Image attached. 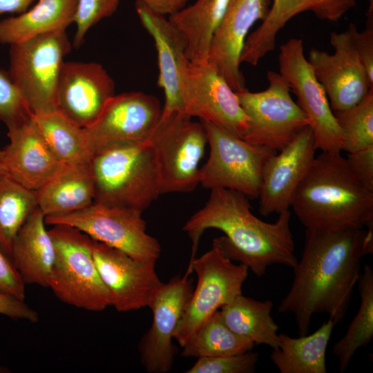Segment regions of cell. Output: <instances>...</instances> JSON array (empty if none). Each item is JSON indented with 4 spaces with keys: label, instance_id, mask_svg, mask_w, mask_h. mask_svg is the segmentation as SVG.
<instances>
[{
    "label": "cell",
    "instance_id": "22",
    "mask_svg": "<svg viewBox=\"0 0 373 373\" xmlns=\"http://www.w3.org/2000/svg\"><path fill=\"white\" fill-rule=\"evenodd\" d=\"M7 135L10 142L3 149L7 175L24 187L37 191L66 165L50 149L32 118Z\"/></svg>",
    "mask_w": 373,
    "mask_h": 373
},
{
    "label": "cell",
    "instance_id": "25",
    "mask_svg": "<svg viewBox=\"0 0 373 373\" xmlns=\"http://www.w3.org/2000/svg\"><path fill=\"white\" fill-rule=\"evenodd\" d=\"M37 205L45 217L76 212L95 201V181L88 163L66 164L35 191Z\"/></svg>",
    "mask_w": 373,
    "mask_h": 373
},
{
    "label": "cell",
    "instance_id": "9",
    "mask_svg": "<svg viewBox=\"0 0 373 373\" xmlns=\"http://www.w3.org/2000/svg\"><path fill=\"white\" fill-rule=\"evenodd\" d=\"M268 87L260 92L236 93L247 117L246 142L280 151L304 128L309 120L293 100L289 87L279 73L269 70Z\"/></svg>",
    "mask_w": 373,
    "mask_h": 373
},
{
    "label": "cell",
    "instance_id": "17",
    "mask_svg": "<svg viewBox=\"0 0 373 373\" xmlns=\"http://www.w3.org/2000/svg\"><path fill=\"white\" fill-rule=\"evenodd\" d=\"M191 273L175 276L164 283L149 307L153 321L139 344L140 359L147 372L166 373L173 363L175 347L172 340L180 327L193 291Z\"/></svg>",
    "mask_w": 373,
    "mask_h": 373
},
{
    "label": "cell",
    "instance_id": "26",
    "mask_svg": "<svg viewBox=\"0 0 373 373\" xmlns=\"http://www.w3.org/2000/svg\"><path fill=\"white\" fill-rule=\"evenodd\" d=\"M77 0H38L31 8L0 21V44L12 45L66 30L74 23Z\"/></svg>",
    "mask_w": 373,
    "mask_h": 373
},
{
    "label": "cell",
    "instance_id": "38",
    "mask_svg": "<svg viewBox=\"0 0 373 373\" xmlns=\"http://www.w3.org/2000/svg\"><path fill=\"white\" fill-rule=\"evenodd\" d=\"M25 287L11 258L0 247V291L25 300Z\"/></svg>",
    "mask_w": 373,
    "mask_h": 373
},
{
    "label": "cell",
    "instance_id": "2",
    "mask_svg": "<svg viewBox=\"0 0 373 373\" xmlns=\"http://www.w3.org/2000/svg\"><path fill=\"white\" fill-rule=\"evenodd\" d=\"M290 218L291 212L287 210L278 214L275 222H266L252 213L248 198L243 193L213 189L204 207L186 221L182 229L192 241L191 260L204 231L216 229L224 233L214 240L225 256L261 277L269 266L294 268L298 262Z\"/></svg>",
    "mask_w": 373,
    "mask_h": 373
},
{
    "label": "cell",
    "instance_id": "27",
    "mask_svg": "<svg viewBox=\"0 0 373 373\" xmlns=\"http://www.w3.org/2000/svg\"><path fill=\"white\" fill-rule=\"evenodd\" d=\"M335 324L328 319L309 335L278 334L270 358L280 373H326V350Z\"/></svg>",
    "mask_w": 373,
    "mask_h": 373
},
{
    "label": "cell",
    "instance_id": "43",
    "mask_svg": "<svg viewBox=\"0 0 373 373\" xmlns=\"http://www.w3.org/2000/svg\"><path fill=\"white\" fill-rule=\"evenodd\" d=\"M35 0H0V15L5 13L21 14Z\"/></svg>",
    "mask_w": 373,
    "mask_h": 373
},
{
    "label": "cell",
    "instance_id": "34",
    "mask_svg": "<svg viewBox=\"0 0 373 373\" xmlns=\"http://www.w3.org/2000/svg\"><path fill=\"white\" fill-rule=\"evenodd\" d=\"M334 114L343 136V151L351 153L373 145V88L359 103Z\"/></svg>",
    "mask_w": 373,
    "mask_h": 373
},
{
    "label": "cell",
    "instance_id": "46",
    "mask_svg": "<svg viewBox=\"0 0 373 373\" xmlns=\"http://www.w3.org/2000/svg\"><path fill=\"white\" fill-rule=\"evenodd\" d=\"M370 5H373V0H367Z\"/></svg>",
    "mask_w": 373,
    "mask_h": 373
},
{
    "label": "cell",
    "instance_id": "30",
    "mask_svg": "<svg viewBox=\"0 0 373 373\" xmlns=\"http://www.w3.org/2000/svg\"><path fill=\"white\" fill-rule=\"evenodd\" d=\"M32 120L57 158L65 164L88 163L90 153L84 128L57 110L34 113Z\"/></svg>",
    "mask_w": 373,
    "mask_h": 373
},
{
    "label": "cell",
    "instance_id": "3",
    "mask_svg": "<svg viewBox=\"0 0 373 373\" xmlns=\"http://www.w3.org/2000/svg\"><path fill=\"white\" fill-rule=\"evenodd\" d=\"M290 207L306 229L339 231L373 224V192L341 153L322 152L315 157Z\"/></svg>",
    "mask_w": 373,
    "mask_h": 373
},
{
    "label": "cell",
    "instance_id": "44",
    "mask_svg": "<svg viewBox=\"0 0 373 373\" xmlns=\"http://www.w3.org/2000/svg\"><path fill=\"white\" fill-rule=\"evenodd\" d=\"M0 175H7L4 164V155L3 149H0Z\"/></svg>",
    "mask_w": 373,
    "mask_h": 373
},
{
    "label": "cell",
    "instance_id": "36",
    "mask_svg": "<svg viewBox=\"0 0 373 373\" xmlns=\"http://www.w3.org/2000/svg\"><path fill=\"white\" fill-rule=\"evenodd\" d=\"M119 3V0H77L74 19L77 26L74 47H80L88 30L102 19L111 16Z\"/></svg>",
    "mask_w": 373,
    "mask_h": 373
},
{
    "label": "cell",
    "instance_id": "11",
    "mask_svg": "<svg viewBox=\"0 0 373 373\" xmlns=\"http://www.w3.org/2000/svg\"><path fill=\"white\" fill-rule=\"evenodd\" d=\"M142 211L94 202L71 213L45 217L46 224L73 227L92 239L120 250L139 261L157 260L158 241L146 231Z\"/></svg>",
    "mask_w": 373,
    "mask_h": 373
},
{
    "label": "cell",
    "instance_id": "15",
    "mask_svg": "<svg viewBox=\"0 0 373 373\" xmlns=\"http://www.w3.org/2000/svg\"><path fill=\"white\" fill-rule=\"evenodd\" d=\"M356 28L355 24L350 23L343 32H331L333 54L312 48L307 58L333 112L357 104L373 88L355 47L354 33Z\"/></svg>",
    "mask_w": 373,
    "mask_h": 373
},
{
    "label": "cell",
    "instance_id": "33",
    "mask_svg": "<svg viewBox=\"0 0 373 373\" xmlns=\"http://www.w3.org/2000/svg\"><path fill=\"white\" fill-rule=\"evenodd\" d=\"M37 207L35 191L0 175V247L10 258L17 232Z\"/></svg>",
    "mask_w": 373,
    "mask_h": 373
},
{
    "label": "cell",
    "instance_id": "29",
    "mask_svg": "<svg viewBox=\"0 0 373 373\" xmlns=\"http://www.w3.org/2000/svg\"><path fill=\"white\" fill-rule=\"evenodd\" d=\"M273 302L259 301L242 295L236 296L219 309L225 325L236 334L255 345L263 344L277 347L278 325L271 312Z\"/></svg>",
    "mask_w": 373,
    "mask_h": 373
},
{
    "label": "cell",
    "instance_id": "42",
    "mask_svg": "<svg viewBox=\"0 0 373 373\" xmlns=\"http://www.w3.org/2000/svg\"><path fill=\"white\" fill-rule=\"evenodd\" d=\"M150 10L165 16L172 15L185 8L189 0H140Z\"/></svg>",
    "mask_w": 373,
    "mask_h": 373
},
{
    "label": "cell",
    "instance_id": "12",
    "mask_svg": "<svg viewBox=\"0 0 373 373\" xmlns=\"http://www.w3.org/2000/svg\"><path fill=\"white\" fill-rule=\"evenodd\" d=\"M279 73L297 98L309 120L317 149L341 153L343 136L326 93L304 55L301 39L291 38L280 46Z\"/></svg>",
    "mask_w": 373,
    "mask_h": 373
},
{
    "label": "cell",
    "instance_id": "18",
    "mask_svg": "<svg viewBox=\"0 0 373 373\" xmlns=\"http://www.w3.org/2000/svg\"><path fill=\"white\" fill-rule=\"evenodd\" d=\"M115 95V83L96 62L64 61L55 93L56 110L82 128L90 126Z\"/></svg>",
    "mask_w": 373,
    "mask_h": 373
},
{
    "label": "cell",
    "instance_id": "31",
    "mask_svg": "<svg viewBox=\"0 0 373 373\" xmlns=\"http://www.w3.org/2000/svg\"><path fill=\"white\" fill-rule=\"evenodd\" d=\"M356 284L361 299L358 310L345 335L332 349L338 359L341 373L345 371L356 352L366 347L373 338V270L370 265L364 266Z\"/></svg>",
    "mask_w": 373,
    "mask_h": 373
},
{
    "label": "cell",
    "instance_id": "20",
    "mask_svg": "<svg viewBox=\"0 0 373 373\" xmlns=\"http://www.w3.org/2000/svg\"><path fill=\"white\" fill-rule=\"evenodd\" d=\"M272 0H229L209 48L207 62L236 92L247 90L240 69V55L249 31L267 16Z\"/></svg>",
    "mask_w": 373,
    "mask_h": 373
},
{
    "label": "cell",
    "instance_id": "28",
    "mask_svg": "<svg viewBox=\"0 0 373 373\" xmlns=\"http://www.w3.org/2000/svg\"><path fill=\"white\" fill-rule=\"evenodd\" d=\"M229 2V0H197L169 17L185 41L186 57L191 62L207 61L213 36Z\"/></svg>",
    "mask_w": 373,
    "mask_h": 373
},
{
    "label": "cell",
    "instance_id": "35",
    "mask_svg": "<svg viewBox=\"0 0 373 373\" xmlns=\"http://www.w3.org/2000/svg\"><path fill=\"white\" fill-rule=\"evenodd\" d=\"M32 115L26 101L8 72L0 68V121L9 131L27 123Z\"/></svg>",
    "mask_w": 373,
    "mask_h": 373
},
{
    "label": "cell",
    "instance_id": "4",
    "mask_svg": "<svg viewBox=\"0 0 373 373\" xmlns=\"http://www.w3.org/2000/svg\"><path fill=\"white\" fill-rule=\"evenodd\" d=\"M96 202L144 211L162 194L160 173L149 140L93 155Z\"/></svg>",
    "mask_w": 373,
    "mask_h": 373
},
{
    "label": "cell",
    "instance_id": "41",
    "mask_svg": "<svg viewBox=\"0 0 373 373\" xmlns=\"http://www.w3.org/2000/svg\"><path fill=\"white\" fill-rule=\"evenodd\" d=\"M0 314L30 323L39 321L38 313L25 303L10 294L0 291Z\"/></svg>",
    "mask_w": 373,
    "mask_h": 373
},
{
    "label": "cell",
    "instance_id": "37",
    "mask_svg": "<svg viewBox=\"0 0 373 373\" xmlns=\"http://www.w3.org/2000/svg\"><path fill=\"white\" fill-rule=\"evenodd\" d=\"M258 354L251 351L230 356L200 357L186 373L254 372Z\"/></svg>",
    "mask_w": 373,
    "mask_h": 373
},
{
    "label": "cell",
    "instance_id": "6",
    "mask_svg": "<svg viewBox=\"0 0 373 373\" xmlns=\"http://www.w3.org/2000/svg\"><path fill=\"white\" fill-rule=\"evenodd\" d=\"M148 140L155 155L162 194L193 191L200 184V163L208 144L201 122L182 112L161 114Z\"/></svg>",
    "mask_w": 373,
    "mask_h": 373
},
{
    "label": "cell",
    "instance_id": "21",
    "mask_svg": "<svg viewBox=\"0 0 373 373\" xmlns=\"http://www.w3.org/2000/svg\"><path fill=\"white\" fill-rule=\"evenodd\" d=\"M135 10L142 26L154 40L157 54L159 75L157 85L164 93L162 115L184 112L181 95V75L189 61L186 45L178 30L165 16L150 10L137 0Z\"/></svg>",
    "mask_w": 373,
    "mask_h": 373
},
{
    "label": "cell",
    "instance_id": "7",
    "mask_svg": "<svg viewBox=\"0 0 373 373\" xmlns=\"http://www.w3.org/2000/svg\"><path fill=\"white\" fill-rule=\"evenodd\" d=\"M8 74L32 114L56 110L55 93L64 58L71 50L66 30L10 45Z\"/></svg>",
    "mask_w": 373,
    "mask_h": 373
},
{
    "label": "cell",
    "instance_id": "19",
    "mask_svg": "<svg viewBox=\"0 0 373 373\" xmlns=\"http://www.w3.org/2000/svg\"><path fill=\"white\" fill-rule=\"evenodd\" d=\"M316 150L313 132L307 126L267 160L258 198L262 216L289 210L298 185L316 157Z\"/></svg>",
    "mask_w": 373,
    "mask_h": 373
},
{
    "label": "cell",
    "instance_id": "40",
    "mask_svg": "<svg viewBox=\"0 0 373 373\" xmlns=\"http://www.w3.org/2000/svg\"><path fill=\"white\" fill-rule=\"evenodd\" d=\"M346 159L362 184L373 192V145L348 153Z\"/></svg>",
    "mask_w": 373,
    "mask_h": 373
},
{
    "label": "cell",
    "instance_id": "13",
    "mask_svg": "<svg viewBox=\"0 0 373 373\" xmlns=\"http://www.w3.org/2000/svg\"><path fill=\"white\" fill-rule=\"evenodd\" d=\"M162 111L155 96L142 92L115 95L95 122L84 128L90 153L147 141Z\"/></svg>",
    "mask_w": 373,
    "mask_h": 373
},
{
    "label": "cell",
    "instance_id": "39",
    "mask_svg": "<svg viewBox=\"0 0 373 373\" xmlns=\"http://www.w3.org/2000/svg\"><path fill=\"white\" fill-rule=\"evenodd\" d=\"M372 16L373 5H370L367 12V21L365 29L359 32L356 28L354 33V40L357 53L372 84H373Z\"/></svg>",
    "mask_w": 373,
    "mask_h": 373
},
{
    "label": "cell",
    "instance_id": "14",
    "mask_svg": "<svg viewBox=\"0 0 373 373\" xmlns=\"http://www.w3.org/2000/svg\"><path fill=\"white\" fill-rule=\"evenodd\" d=\"M181 95L186 115L198 117L243 139L247 117L236 93L207 61H189L184 66Z\"/></svg>",
    "mask_w": 373,
    "mask_h": 373
},
{
    "label": "cell",
    "instance_id": "24",
    "mask_svg": "<svg viewBox=\"0 0 373 373\" xmlns=\"http://www.w3.org/2000/svg\"><path fill=\"white\" fill-rule=\"evenodd\" d=\"M46 224L37 207L17 232L10 256L26 285L48 288L55 251Z\"/></svg>",
    "mask_w": 373,
    "mask_h": 373
},
{
    "label": "cell",
    "instance_id": "8",
    "mask_svg": "<svg viewBox=\"0 0 373 373\" xmlns=\"http://www.w3.org/2000/svg\"><path fill=\"white\" fill-rule=\"evenodd\" d=\"M201 123L210 152L200 169V184L210 190L230 189L258 198L263 167L278 151L251 144L209 122Z\"/></svg>",
    "mask_w": 373,
    "mask_h": 373
},
{
    "label": "cell",
    "instance_id": "1",
    "mask_svg": "<svg viewBox=\"0 0 373 373\" xmlns=\"http://www.w3.org/2000/svg\"><path fill=\"white\" fill-rule=\"evenodd\" d=\"M373 253V224L363 229H306L300 259L280 313L294 315L300 336L307 334L314 314L325 313L337 324L344 318L363 258Z\"/></svg>",
    "mask_w": 373,
    "mask_h": 373
},
{
    "label": "cell",
    "instance_id": "23",
    "mask_svg": "<svg viewBox=\"0 0 373 373\" xmlns=\"http://www.w3.org/2000/svg\"><path fill=\"white\" fill-rule=\"evenodd\" d=\"M356 6L355 0H272L267 17L248 35L240 61L256 66L276 46L278 33L296 15L312 12L318 19L337 21Z\"/></svg>",
    "mask_w": 373,
    "mask_h": 373
},
{
    "label": "cell",
    "instance_id": "32",
    "mask_svg": "<svg viewBox=\"0 0 373 373\" xmlns=\"http://www.w3.org/2000/svg\"><path fill=\"white\" fill-rule=\"evenodd\" d=\"M255 344L231 331L223 322L219 309L215 312L182 347L185 357H213L242 354Z\"/></svg>",
    "mask_w": 373,
    "mask_h": 373
},
{
    "label": "cell",
    "instance_id": "45",
    "mask_svg": "<svg viewBox=\"0 0 373 373\" xmlns=\"http://www.w3.org/2000/svg\"><path fill=\"white\" fill-rule=\"evenodd\" d=\"M7 370H8L6 368L0 366V372H7Z\"/></svg>",
    "mask_w": 373,
    "mask_h": 373
},
{
    "label": "cell",
    "instance_id": "5",
    "mask_svg": "<svg viewBox=\"0 0 373 373\" xmlns=\"http://www.w3.org/2000/svg\"><path fill=\"white\" fill-rule=\"evenodd\" d=\"M48 230L55 247L50 288L61 302L90 312L111 306L92 253V238L66 224Z\"/></svg>",
    "mask_w": 373,
    "mask_h": 373
},
{
    "label": "cell",
    "instance_id": "10",
    "mask_svg": "<svg viewBox=\"0 0 373 373\" xmlns=\"http://www.w3.org/2000/svg\"><path fill=\"white\" fill-rule=\"evenodd\" d=\"M192 271L197 285L174 337L181 347L215 312L242 294L249 268L233 263L213 240L210 250L190 261L187 271Z\"/></svg>",
    "mask_w": 373,
    "mask_h": 373
},
{
    "label": "cell",
    "instance_id": "16",
    "mask_svg": "<svg viewBox=\"0 0 373 373\" xmlns=\"http://www.w3.org/2000/svg\"><path fill=\"white\" fill-rule=\"evenodd\" d=\"M92 253L111 306L119 312L150 306L164 285L156 273L155 260H137L93 239Z\"/></svg>",
    "mask_w": 373,
    "mask_h": 373
}]
</instances>
